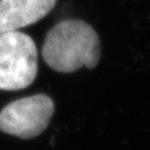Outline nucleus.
<instances>
[{"instance_id": "nucleus-3", "label": "nucleus", "mask_w": 150, "mask_h": 150, "mask_svg": "<svg viewBox=\"0 0 150 150\" xmlns=\"http://www.w3.org/2000/svg\"><path fill=\"white\" fill-rule=\"evenodd\" d=\"M54 103L47 95H33L17 99L0 111V130L21 139L39 136L49 125Z\"/></svg>"}, {"instance_id": "nucleus-2", "label": "nucleus", "mask_w": 150, "mask_h": 150, "mask_svg": "<svg viewBox=\"0 0 150 150\" xmlns=\"http://www.w3.org/2000/svg\"><path fill=\"white\" fill-rule=\"evenodd\" d=\"M37 73L38 52L31 37L19 31L0 33V90H23Z\"/></svg>"}, {"instance_id": "nucleus-4", "label": "nucleus", "mask_w": 150, "mask_h": 150, "mask_svg": "<svg viewBox=\"0 0 150 150\" xmlns=\"http://www.w3.org/2000/svg\"><path fill=\"white\" fill-rule=\"evenodd\" d=\"M57 0H0V33L13 32L46 17Z\"/></svg>"}, {"instance_id": "nucleus-1", "label": "nucleus", "mask_w": 150, "mask_h": 150, "mask_svg": "<svg viewBox=\"0 0 150 150\" xmlns=\"http://www.w3.org/2000/svg\"><path fill=\"white\" fill-rule=\"evenodd\" d=\"M46 64L57 72L95 69L100 58V40L95 28L83 20L58 23L46 34L42 49Z\"/></svg>"}]
</instances>
